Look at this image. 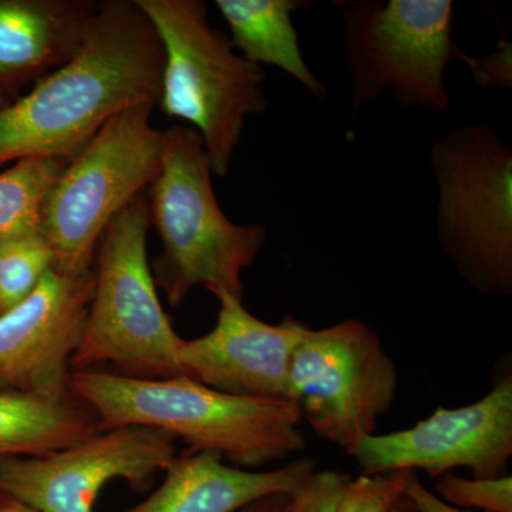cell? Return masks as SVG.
Instances as JSON below:
<instances>
[{"instance_id": "obj_1", "label": "cell", "mask_w": 512, "mask_h": 512, "mask_svg": "<svg viewBox=\"0 0 512 512\" xmlns=\"http://www.w3.org/2000/svg\"><path fill=\"white\" fill-rule=\"evenodd\" d=\"M163 72V45L136 0L100 2L72 59L0 110V165L72 160L121 111L157 107Z\"/></svg>"}, {"instance_id": "obj_2", "label": "cell", "mask_w": 512, "mask_h": 512, "mask_svg": "<svg viewBox=\"0 0 512 512\" xmlns=\"http://www.w3.org/2000/svg\"><path fill=\"white\" fill-rule=\"evenodd\" d=\"M70 384L99 416L101 431L154 427L183 441L187 453L220 454L229 466L256 470L306 447L292 400L234 396L187 376L144 380L86 370L72 372Z\"/></svg>"}, {"instance_id": "obj_3", "label": "cell", "mask_w": 512, "mask_h": 512, "mask_svg": "<svg viewBox=\"0 0 512 512\" xmlns=\"http://www.w3.org/2000/svg\"><path fill=\"white\" fill-rule=\"evenodd\" d=\"M150 222L163 251L151 262L154 282L171 306L201 286L212 295L242 299V271L264 248L261 224L238 225L224 214L214 187L204 141L192 127L163 131L160 171L147 188Z\"/></svg>"}, {"instance_id": "obj_4", "label": "cell", "mask_w": 512, "mask_h": 512, "mask_svg": "<svg viewBox=\"0 0 512 512\" xmlns=\"http://www.w3.org/2000/svg\"><path fill=\"white\" fill-rule=\"evenodd\" d=\"M164 50L158 106L200 134L212 174L227 177L245 120L269 110L264 67L239 55L212 28L204 0H136Z\"/></svg>"}, {"instance_id": "obj_5", "label": "cell", "mask_w": 512, "mask_h": 512, "mask_svg": "<svg viewBox=\"0 0 512 512\" xmlns=\"http://www.w3.org/2000/svg\"><path fill=\"white\" fill-rule=\"evenodd\" d=\"M147 190L111 220L94 259V291L72 372L110 365L113 375L161 380L184 376L183 338L165 315L147 255Z\"/></svg>"}, {"instance_id": "obj_6", "label": "cell", "mask_w": 512, "mask_h": 512, "mask_svg": "<svg viewBox=\"0 0 512 512\" xmlns=\"http://www.w3.org/2000/svg\"><path fill=\"white\" fill-rule=\"evenodd\" d=\"M434 228L458 276L485 296L512 293V148L485 124L451 128L434 143Z\"/></svg>"}, {"instance_id": "obj_7", "label": "cell", "mask_w": 512, "mask_h": 512, "mask_svg": "<svg viewBox=\"0 0 512 512\" xmlns=\"http://www.w3.org/2000/svg\"><path fill=\"white\" fill-rule=\"evenodd\" d=\"M340 20L353 110L389 92L402 109L446 113L448 66L476 64L454 42L451 0H359L345 3Z\"/></svg>"}, {"instance_id": "obj_8", "label": "cell", "mask_w": 512, "mask_h": 512, "mask_svg": "<svg viewBox=\"0 0 512 512\" xmlns=\"http://www.w3.org/2000/svg\"><path fill=\"white\" fill-rule=\"evenodd\" d=\"M156 107L121 111L74 156L50 188L40 232L55 254L53 269L79 276L93 271L97 247L111 220L160 171L163 131L151 124Z\"/></svg>"}, {"instance_id": "obj_9", "label": "cell", "mask_w": 512, "mask_h": 512, "mask_svg": "<svg viewBox=\"0 0 512 512\" xmlns=\"http://www.w3.org/2000/svg\"><path fill=\"white\" fill-rule=\"evenodd\" d=\"M399 390L396 362L363 320L309 329L293 353L289 399L316 436L348 454L376 434Z\"/></svg>"}, {"instance_id": "obj_10", "label": "cell", "mask_w": 512, "mask_h": 512, "mask_svg": "<svg viewBox=\"0 0 512 512\" xmlns=\"http://www.w3.org/2000/svg\"><path fill=\"white\" fill-rule=\"evenodd\" d=\"M177 440L146 426L100 431L46 457L0 458V494L37 512H93L116 478L144 493L177 457Z\"/></svg>"}, {"instance_id": "obj_11", "label": "cell", "mask_w": 512, "mask_h": 512, "mask_svg": "<svg viewBox=\"0 0 512 512\" xmlns=\"http://www.w3.org/2000/svg\"><path fill=\"white\" fill-rule=\"evenodd\" d=\"M366 476L424 471L436 480L466 468L474 478L507 476L512 457V373L457 409L437 407L409 429L373 434L349 453Z\"/></svg>"}, {"instance_id": "obj_12", "label": "cell", "mask_w": 512, "mask_h": 512, "mask_svg": "<svg viewBox=\"0 0 512 512\" xmlns=\"http://www.w3.org/2000/svg\"><path fill=\"white\" fill-rule=\"evenodd\" d=\"M94 269H50L32 295L0 313V392L57 394L72 389V357L82 340Z\"/></svg>"}, {"instance_id": "obj_13", "label": "cell", "mask_w": 512, "mask_h": 512, "mask_svg": "<svg viewBox=\"0 0 512 512\" xmlns=\"http://www.w3.org/2000/svg\"><path fill=\"white\" fill-rule=\"evenodd\" d=\"M217 323L201 338L181 340L184 376L218 392L261 399H289L293 353L309 328L292 315L266 323L241 298L222 293Z\"/></svg>"}, {"instance_id": "obj_14", "label": "cell", "mask_w": 512, "mask_h": 512, "mask_svg": "<svg viewBox=\"0 0 512 512\" xmlns=\"http://www.w3.org/2000/svg\"><path fill=\"white\" fill-rule=\"evenodd\" d=\"M311 457L268 471L244 470L215 453H185L165 468L158 490L121 512H239L268 495H292L315 471Z\"/></svg>"}, {"instance_id": "obj_15", "label": "cell", "mask_w": 512, "mask_h": 512, "mask_svg": "<svg viewBox=\"0 0 512 512\" xmlns=\"http://www.w3.org/2000/svg\"><path fill=\"white\" fill-rule=\"evenodd\" d=\"M100 2L0 0V89L13 96L69 62Z\"/></svg>"}, {"instance_id": "obj_16", "label": "cell", "mask_w": 512, "mask_h": 512, "mask_svg": "<svg viewBox=\"0 0 512 512\" xmlns=\"http://www.w3.org/2000/svg\"><path fill=\"white\" fill-rule=\"evenodd\" d=\"M100 431L99 416L73 387L57 394L0 392V458L50 456Z\"/></svg>"}, {"instance_id": "obj_17", "label": "cell", "mask_w": 512, "mask_h": 512, "mask_svg": "<svg viewBox=\"0 0 512 512\" xmlns=\"http://www.w3.org/2000/svg\"><path fill=\"white\" fill-rule=\"evenodd\" d=\"M312 6L305 0H215L239 55L261 67H278L313 97L325 100L328 87L309 69L292 19L293 13Z\"/></svg>"}, {"instance_id": "obj_18", "label": "cell", "mask_w": 512, "mask_h": 512, "mask_svg": "<svg viewBox=\"0 0 512 512\" xmlns=\"http://www.w3.org/2000/svg\"><path fill=\"white\" fill-rule=\"evenodd\" d=\"M69 161L26 157L0 173V247L40 232L43 204Z\"/></svg>"}, {"instance_id": "obj_19", "label": "cell", "mask_w": 512, "mask_h": 512, "mask_svg": "<svg viewBox=\"0 0 512 512\" xmlns=\"http://www.w3.org/2000/svg\"><path fill=\"white\" fill-rule=\"evenodd\" d=\"M55 265V254L42 232L13 239L0 247V313L32 295Z\"/></svg>"}, {"instance_id": "obj_20", "label": "cell", "mask_w": 512, "mask_h": 512, "mask_svg": "<svg viewBox=\"0 0 512 512\" xmlns=\"http://www.w3.org/2000/svg\"><path fill=\"white\" fill-rule=\"evenodd\" d=\"M434 494L461 510L512 512V477L466 478L450 473L434 480Z\"/></svg>"}, {"instance_id": "obj_21", "label": "cell", "mask_w": 512, "mask_h": 512, "mask_svg": "<svg viewBox=\"0 0 512 512\" xmlns=\"http://www.w3.org/2000/svg\"><path fill=\"white\" fill-rule=\"evenodd\" d=\"M409 471L350 478L333 512H392L404 495Z\"/></svg>"}, {"instance_id": "obj_22", "label": "cell", "mask_w": 512, "mask_h": 512, "mask_svg": "<svg viewBox=\"0 0 512 512\" xmlns=\"http://www.w3.org/2000/svg\"><path fill=\"white\" fill-rule=\"evenodd\" d=\"M349 474L338 470H316L291 495L288 512H333L343 488L349 483Z\"/></svg>"}, {"instance_id": "obj_23", "label": "cell", "mask_w": 512, "mask_h": 512, "mask_svg": "<svg viewBox=\"0 0 512 512\" xmlns=\"http://www.w3.org/2000/svg\"><path fill=\"white\" fill-rule=\"evenodd\" d=\"M474 80L480 87H503L511 89V45L504 42L500 45V50L494 55L477 59L474 69Z\"/></svg>"}, {"instance_id": "obj_24", "label": "cell", "mask_w": 512, "mask_h": 512, "mask_svg": "<svg viewBox=\"0 0 512 512\" xmlns=\"http://www.w3.org/2000/svg\"><path fill=\"white\" fill-rule=\"evenodd\" d=\"M404 497L409 500L417 512H480L461 510V508L444 503L433 491L424 487L416 471H409L406 485H404Z\"/></svg>"}, {"instance_id": "obj_25", "label": "cell", "mask_w": 512, "mask_h": 512, "mask_svg": "<svg viewBox=\"0 0 512 512\" xmlns=\"http://www.w3.org/2000/svg\"><path fill=\"white\" fill-rule=\"evenodd\" d=\"M291 495L274 494L249 504L239 512H288Z\"/></svg>"}, {"instance_id": "obj_26", "label": "cell", "mask_w": 512, "mask_h": 512, "mask_svg": "<svg viewBox=\"0 0 512 512\" xmlns=\"http://www.w3.org/2000/svg\"><path fill=\"white\" fill-rule=\"evenodd\" d=\"M0 512H37L28 505L19 503L15 498L0 494Z\"/></svg>"}, {"instance_id": "obj_27", "label": "cell", "mask_w": 512, "mask_h": 512, "mask_svg": "<svg viewBox=\"0 0 512 512\" xmlns=\"http://www.w3.org/2000/svg\"><path fill=\"white\" fill-rule=\"evenodd\" d=\"M392 512H417L414 510V507L412 504L409 503V500H407L406 497L400 498L399 503L394 505V508Z\"/></svg>"}, {"instance_id": "obj_28", "label": "cell", "mask_w": 512, "mask_h": 512, "mask_svg": "<svg viewBox=\"0 0 512 512\" xmlns=\"http://www.w3.org/2000/svg\"><path fill=\"white\" fill-rule=\"evenodd\" d=\"M12 101V97H10L5 90L0 89V110L5 109V107L9 106Z\"/></svg>"}]
</instances>
